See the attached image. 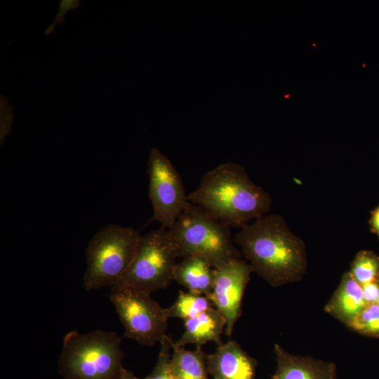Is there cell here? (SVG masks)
I'll return each mask as SVG.
<instances>
[{
    "label": "cell",
    "instance_id": "6da1fadb",
    "mask_svg": "<svg viewBox=\"0 0 379 379\" xmlns=\"http://www.w3.org/2000/svg\"><path fill=\"white\" fill-rule=\"evenodd\" d=\"M234 241L253 272L273 287L300 281L307 269L303 241L277 214L265 215L240 229Z\"/></svg>",
    "mask_w": 379,
    "mask_h": 379
},
{
    "label": "cell",
    "instance_id": "7a4b0ae2",
    "mask_svg": "<svg viewBox=\"0 0 379 379\" xmlns=\"http://www.w3.org/2000/svg\"><path fill=\"white\" fill-rule=\"evenodd\" d=\"M187 199L230 227L240 229L266 215L272 203L270 194L234 162L206 172Z\"/></svg>",
    "mask_w": 379,
    "mask_h": 379
},
{
    "label": "cell",
    "instance_id": "3957f363",
    "mask_svg": "<svg viewBox=\"0 0 379 379\" xmlns=\"http://www.w3.org/2000/svg\"><path fill=\"white\" fill-rule=\"evenodd\" d=\"M121 338L114 331H69L63 338L58 372L64 379H114L123 367Z\"/></svg>",
    "mask_w": 379,
    "mask_h": 379
},
{
    "label": "cell",
    "instance_id": "277c9868",
    "mask_svg": "<svg viewBox=\"0 0 379 379\" xmlns=\"http://www.w3.org/2000/svg\"><path fill=\"white\" fill-rule=\"evenodd\" d=\"M167 230L178 258L200 256L215 269L241 258L232 242L230 227L190 201Z\"/></svg>",
    "mask_w": 379,
    "mask_h": 379
},
{
    "label": "cell",
    "instance_id": "5b68a950",
    "mask_svg": "<svg viewBox=\"0 0 379 379\" xmlns=\"http://www.w3.org/2000/svg\"><path fill=\"white\" fill-rule=\"evenodd\" d=\"M141 235L114 223L102 227L89 241L83 284L86 291L114 286L132 263Z\"/></svg>",
    "mask_w": 379,
    "mask_h": 379
},
{
    "label": "cell",
    "instance_id": "8992f818",
    "mask_svg": "<svg viewBox=\"0 0 379 379\" xmlns=\"http://www.w3.org/2000/svg\"><path fill=\"white\" fill-rule=\"evenodd\" d=\"M178 252L167 229L141 236L132 263L112 287H129L149 293L167 288L173 280Z\"/></svg>",
    "mask_w": 379,
    "mask_h": 379
},
{
    "label": "cell",
    "instance_id": "52a82bcc",
    "mask_svg": "<svg viewBox=\"0 0 379 379\" xmlns=\"http://www.w3.org/2000/svg\"><path fill=\"white\" fill-rule=\"evenodd\" d=\"M146 291L129 287H111L109 300L124 328V336L152 347L166 335L168 317Z\"/></svg>",
    "mask_w": 379,
    "mask_h": 379
},
{
    "label": "cell",
    "instance_id": "ba28073f",
    "mask_svg": "<svg viewBox=\"0 0 379 379\" xmlns=\"http://www.w3.org/2000/svg\"><path fill=\"white\" fill-rule=\"evenodd\" d=\"M149 197L153 215L161 227L169 228L189 201L182 179L171 161L157 148H152L147 161Z\"/></svg>",
    "mask_w": 379,
    "mask_h": 379
},
{
    "label": "cell",
    "instance_id": "9c48e42d",
    "mask_svg": "<svg viewBox=\"0 0 379 379\" xmlns=\"http://www.w3.org/2000/svg\"><path fill=\"white\" fill-rule=\"evenodd\" d=\"M252 272L249 263L241 258L215 269L213 287L208 298L225 319V333L229 337L241 315L242 298Z\"/></svg>",
    "mask_w": 379,
    "mask_h": 379
},
{
    "label": "cell",
    "instance_id": "30bf717a",
    "mask_svg": "<svg viewBox=\"0 0 379 379\" xmlns=\"http://www.w3.org/2000/svg\"><path fill=\"white\" fill-rule=\"evenodd\" d=\"M208 374L213 379H255L257 361L234 340L219 345L207 354Z\"/></svg>",
    "mask_w": 379,
    "mask_h": 379
},
{
    "label": "cell",
    "instance_id": "8fae6325",
    "mask_svg": "<svg viewBox=\"0 0 379 379\" xmlns=\"http://www.w3.org/2000/svg\"><path fill=\"white\" fill-rule=\"evenodd\" d=\"M277 368L272 379H338L336 365L310 356L292 354L275 344Z\"/></svg>",
    "mask_w": 379,
    "mask_h": 379
},
{
    "label": "cell",
    "instance_id": "7c38bea8",
    "mask_svg": "<svg viewBox=\"0 0 379 379\" xmlns=\"http://www.w3.org/2000/svg\"><path fill=\"white\" fill-rule=\"evenodd\" d=\"M366 305L361 286L350 272H347L343 275L324 310L348 326Z\"/></svg>",
    "mask_w": 379,
    "mask_h": 379
},
{
    "label": "cell",
    "instance_id": "4fadbf2b",
    "mask_svg": "<svg viewBox=\"0 0 379 379\" xmlns=\"http://www.w3.org/2000/svg\"><path fill=\"white\" fill-rule=\"evenodd\" d=\"M185 321V331L175 345L184 347L187 344H194L201 347L208 342H214L221 345L220 336L225 331L226 321L222 314L214 307Z\"/></svg>",
    "mask_w": 379,
    "mask_h": 379
},
{
    "label": "cell",
    "instance_id": "5bb4252c",
    "mask_svg": "<svg viewBox=\"0 0 379 379\" xmlns=\"http://www.w3.org/2000/svg\"><path fill=\"white\" fill-rule=\"evenodd\" d=\"M215 268L205 258L189 256L176 263L173 280L190 292L208 296L212 291Z\"/></svg>",
    "mask_w": 379,
    "mask_h": 379
},
{
    "label": "cell",
    "instance_id": "9a60e30c",
    "mask_svg": "<svg viewBox=\"0 0 379 379\" xmlns=\"http://www.w3.org/2000/svg\"><path fill=\"white\" fill-rule=\"evenodd\" d=\"M170 342L173 350L170 367L175 379H208L207 354L201 347L190 351L175 345L171 338Z\"/></svg>",
    "mask_w": 379,
    "mask_h": 379
},
{
    "label": "cell",
    "instance_id": "2e32d148",
    "mask_svg": "<svg viewBox=\"0 0 379 379\" xmlns=\"http://www.w3.org/2000/svg\"><path fill=\"white\" fill-rule=\"evenodd\" d=\"M213 307V303L206 295L180 291L176 300L166 310L168 319L179 318L185 321Z\"/></svg>",
    "mask_w": 379,
    "mask_h": 379
},
{
    "label": "cell",
    "instance_id": "e0dca14e",
    "mask_svg": "<svg viewBox=\"0 0 379 379\" xmlns=\"http://www.w3.org/2000/svg\"><path fill=\"white\" fill-rule=\"evenodd\" d=\"M349 272L361 286L378 281L379 256L371 251H359Z\"/></svg>",
    "mask_w": 379,
    "mask_h": 379
},
{
    "label": "cell",
    "instance_id": "ac0fdd59",
    "mask_svg": "<svg viewBox=\"0 0 379 379\" xmlns=\"http://www.w3.org/2000/svg\"><path fill=\"white\" fill-rule=\"evenodd\" d=\"M347 326L360 333L379 337V305H367Z\"/></svg>",
    "mask_w": 379,
    "mask_h": 379
},
{
    "label": "cell",
    "instance_id": "d6986e66",
    "mask_svg": "<svg viewBox=\"0 0 379 379\" xmlns=\"http://www.w3.org/2000/svg\"><path fill=\"white\" fill-rule=\"evenodd\" d=\"M161 347L156 365L146 379H175L171 370V350L172 349L170 338L166 335L160 342Z\"/></svg>",
    "mask_w": 379,
    "mask_h": 379
},
{
    "label": "cell",
    "instance_id": "ffe728a7",
    "mask_svg": "<svg viewBox=\"0 0 379 379\" xmlns=\"http://www.w3.org/2000/svg\"><path fill=\"white\" fill-rule=\"evenodd\" d=\"M1 98L0 142L2 145L10 133L13 115L7 100L2 95Z\"/></svg>",
    "mask_w": 379,
    "mask_h": 379
},
{
    "label": "cell",
    "instance_id": "44dd1931",
    "mask_svg": "<svg viewBox=\"0 0 379 379\" xmlns=\"http://www.w3.org/2000/svg\"><path fill=\"white\" fill-rule=\"evenodd\" d=\"M80 4L79 1H65L62 0L60 2V8L59 11L56 15L55 21L51 24V25L46 29L45 35L50 34L56 27L57 25L63 22L65 20V14L69 10L75 9Z\"/></svg>",
    "mask_w": 379,
    "mask_h": 379
},
{
    "label": "cell",
    "instance_id": "7402d4cb",
    "mask_svg": "<svg viewBox=\"0 0 379 379\" xmlns=\"http://www.w3.org/2000/svg\"><path fill=\"white\" fill-rule=\"evenodd\" d=\"M366 305L377 303L379 299V280L361 285Z\"/></svg>",
    "mask_w": 379,
    "mask_h": 379
},
{
    "label": "cell",
    "instance_id": "603a6c76",
    "mask_svg": "<svg viewBox=\"0 0 379 379\" xmlns=\"http://www.w3.org/2000/svg\"><path fill=\"white\" fill-rule=\"evenodd\" d=\"M369 225L371 232L379 237V206L371 212Z\"/></svg>",
    "mask_w": 379,
    "mask_h": 379
},
{
    "label": "cell",
    "instance_id": "cb8c5ba5",
    "mask_svg": "<svg viewBox=\"0 0 379 379\" xmlns=\"http://www.w3.org/2000/svg\"><path fill=\"white\" fill-rule=\"evenodd\" d=\"M114 379H141V378H138L133 374V372L125 368L123 366Z\"/></svg>",
    "mask_w": 379,
    "mask_h": 379
},
{
    "label": "cell",
    "instance_id": "d4e9b609",
    "mask_svg": "<svg viewBox=\"0 0 379 379\" xmlns=\"http://www.w3.org/2000/svg\"><path fill=\"white\" fill-rule=\"evenodd\" d=\"M377 304L379 305V299H378V302H377Z\"/></svg>",
    "mask_w": 379,
    "mask_h": 379
}]
</instances>
